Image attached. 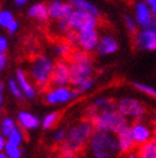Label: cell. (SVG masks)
Wrapping results in <instances>:
<instances>
[{"mask_svg": "<svg viewBox=\"0 0 156 158\" xmlns=\"http://www.w3.org/2000/svg\"><path fill=\"white\" fill-rule=\"evenodd\" d=\"M54 69L53 60L46 55H36L31 62L29 73L32 80L35 81L36 86L41 90L48 89L50 86V80Z\"/></svg>", "mask_w": 156, "mask_h": 158, "instance_id": "obj_5", "label": "cell"}, {"mask_svg": "<svg viewBox=\"0 0 156 158\" xmlns=\"http://www.w3.org/2000/svg\"><path fill=\"white\" fill-rule=\"evenodd\" d=\"M14 4L17 5V6H23L25 4H27V2H26V0H15Z\"/></svg>", "mask_w": 156, "mask_h": 158, "instance_id": "obj_40", "label": "cell"}, {"mask_svg": "<svg viewBox=\"0 0 156 158\" xmlns=\"http://www.w3.org/2000/svg\"><path fill=\"white\" fill-rule=\"evenodd\" d=\"M3 89H4V85H3L2 82H0V91H3Z\"/></svg>", "mask_w": 156, "mask_h": 158, "instance_id": "obj_43", "label": "cell"}, {"mask_svg": "<svg viewBox=\"0 0 156 158\" xmlns=\"http://www.w3.org/2000/svg\"><path fill=\"white\" fill-rule=\"evenodd\" d=\"M93 130L95 132H109V134H118L127 129L129 125L128 120H126L119 112L118 109H106L100 110L95 120L92 122Z\"/></svg>", "mask_w": 156, "mask_h": 158, "instance_id": "obj_3", "label": "cell"}, {"mask_svg": "<svg viewBox=\"0 0 156 158\" xmlns=\"http://www.w3.org/2000/svg\"><path fill=\"white\" fill-rule=\"evenodd\" d=\"M69 69H71V84L73 88H78L84 81L91 78L93 72V58L90 53L83 50H73L69 55Z\"/></svg>", "mask_w": 156, "mask_h": 158, "instance_id": "obj_1", "label": "cell"}, {"mask_svg": "<svg viewBox=\"0 0 156 158\" xmlns=\"http://www.w3.org/2000/svg\"><path fill=\"white\" fill-rule=\"evenodd\" d=\"M80 95L76 88H57V89H49L45 94V102L48 104H58V103H67L71 99H74Z\"/></svg>", "mask_w": 156, "mask_h": 158, "instance_id": "obj_9", "label": "cell"}, {"mask_svg": "<svg viewBox=\"0 0 156 158\" xmlns=\"http://www.w3.org/2000/svg\"><path fill=\"white\" fill-rule=\"evenodd\" d=\"M6 49H8V40H6V37L0 35V54H5Z\"/></svg>", "mask_w": 156, "mask_h": 158, "instance_id": "obj_34", "label": "cell"}, {"mask_svg": "<svg viewBox=\"0 0 156 158\" xmlns=\"http://www.w3.org/2000/svg\"><path fill=\"white\" fill-rule=\"evenodd\" d=\"M155 132L156 131H152L149 125L142 123L141 121L133 122V125H132V135H133L136 145H142L147 141H150L154 138Z\"/></svg>", "mask_w": 156, "mask_h": 158, "instance_id": "obj_11", "label": "cell"}, {"mask_svg": "<svg viewBox=\"0 0 156 158\" xmlns=\"http://www.w3.org/2000/svg\"><path fill=\"white\" fill-rule=\"evenodd\" d=\"M0 158H9L5 153H0Z\"/></svg>", "mask_w": 156, "mask_h": 158, "instance_id": "obj_42", "label": "cell"}, {"mask_svg": "<svg viewBox=\"0 0 156 158\" xmlns=\"http://www.w3.org/2000/svg\"><path fill=\"white\" fill-rule=\"evenodd\" d=\"M18 27H19V23H18L17 21H13L10 25H9V27L6 28V31H8V32H9L10 35H13V34H15V32L18 31Z\"/></svg>", "mask_w": 156, "mask_h": 158, "instance_id": "obj_35", "label": "cell"}, {"mask_svg": "<svg viewBox=\"0 0 156 158\" xmlns=\"http://www.w3.org/2000/svg\"><path fill=\"white\" fill-rule=\"evenodd\" d=\"M13 21H15V19H14L13 13L10 10H6V9L0 10V27L8 28Z\"/></svg>", "mask_w": 156, "mask_h": 158, "instance_id": "obj_27", "label": "cell"}, {"mask_svg": "<svg viewBox=\"0 0 156 158\" xmlns=\"http://www.w3.org/2000/svg\"><path fill=\"white\" fill-rule=\"evenodd\" d=\"M133 86L136 89H138L139 91H142L145 94H147L149 97H152L156 99V90L152 88V86H149V85H145V84H139V82H135Z\"/></svg>", "mask_w": 156, "mask_h": 158, "instance_id": "obj_29", "label": "cell"}, {"mask_svg": "<svg viewBox=\"0 0 156 158\" xmlns=\"http://www.w3.org/2000/svg\"><path fill=\"white\" fill-rule=\"evenodd\" d=\"M28 15L31 18H36L41 22H46L49 18V12H48V6L44 3L40 4H35L32 6H29L28 9Z\"/></svg>", "mask_w": 156, "mask_h": 158, "instance_id": "obj_18", "label": "cell"}, {"mask_svg": "<svg viewBox=\"0 0 156 158\" xmlns=\"http://www.w3.org/2000/svg\"><path fill=\"white\" fill-rule=\"evenodd\" d=\"M147 4L151 5V13L156 14V0H149V2H147Z\"/></svg>", "mask_w": 156, "mask_h": 158, "instance_id": "obj_39", "label": "cell"}, {"mask_svg": "<svg viewBox=\"0 0 156 158\" xmlns=\"http://www.w3.org/2000/svg\"><path fill=\"white\" fill-rule=\"evenodd\" d=\"M64 6L65 4L61 2H53L48 5V12H49V17L54 19H61L65 17L64 14Z\"/></svg>", "mask_w": 156, "mask_h": 158, "instance_id": "obj_20", "label": "cell"}, {"mask_svg": "<svg viewBox=\"0 0 156 158\" xmlns=\"http://www.w3.org/2000/svg\"><path fill=\"white\" fill-rule=\"evenodd\" d=\"M72 52H73L72 46L69 45L67 41L55 45V53L59 55V57H61V58H67V59H68L69 55L72 54Z\"/></svg>", "mask_w": 156, "mask_h": 158, "instance_id": "obj_25", "label": "cell"}, {"mask_svg": "<svg viewBox=\"0 0 156 158\" xmlns=\"http://www.w3.org/2000/svg\"><path fill=\"white\" fill-rule=\"evenodd\" d=\"M18 122L23 130H35L40 126V118L27 110H22L18 113Z\"/></svg>", "mask_w": 156, "mask_h": 158, "instance_id": "obj_16", "label": "cell"}, {"mask_svg": "<svg viewBox=\"0 0 156 158\" xmlns=\"http://www.w3.org/2000/svg\"><path fill=\"white\" fill-rule=\"evenodd\" d=\"M116 109L126 120H132L133 122L141 121L146 113V109L141 102L131 98L119 99L116 102Z\"/></svg>", "mask_w": 156, "mask_h": 158, "instance_id": "obj_6", "label": "cell"}, {"mask_svg": "<svg viewBox=\"0 0 156 158\" xmlns=\"http://www.w3.org/2000/svg\"><path fill=\"white\" fill-rule=\"evenodd\" d=\"M71 80V69H69V63L65 60H58L54 64L53 75L50 85L54 86V89L57 88H67Z\"/></svg>", "mask_w": 156, "mask_h": 158, "instance_id": "obj_8", "label": "cell"}, {"mask_svg": "<svg viewBox=\"0 0 156 158\" xmlns=\"http://www.w3.org/2000/svg\"><path fill=\"white\" fill-rule=\"evenodd\" d=\"M59 112H51L49 114H46L44 118H42V121H41V125H42V129L45 130H49L51 129L53 126H55L57 122L59 121Z\"/></svg>", "mask_w": 156, "mask_h": 158, "instance_id": "obj_23", "label": "cell"}, {"mask_svg": "<svg viewBox=\"0 0 156 158\" xmlns=\"http://www.w3.org/2000/svg\"><path fill=\"white\" fill-rule=\"evenodd\" d=\"M65 131L64 130H61V129H59L55 134H54V136H53V140L55 141V143H63L64 141V139H65Z\"/></svg>", "mask_w": 156, "mask_h": 158, "instance_id": "obj_33", "label": "cell"}, {"mask_svg": "<svg viewBox=\"0 0 156 158\" xmlns=\"http://www.w3.org/2000/svg\"><path fill=\"white\" fill-rule=\"evenodd\" d=\"M8 85H9V90L13 94V97H15L17 99H23V97H25V95H23V93H22V90L19 88L17 80H14V78H9Z\"/></svg>", "mask_w": 156, "mask_h": 158, "instance_id": "obj_28", "label": "cell"}, {"mask_svg": "<svg viewBox=\"0 0 156 158\" xmlns=\"http://www.w3.org/2000/svg\"><path fill=\"white\" fill-rule=\"evenodd\" d=\"M90 149L93 158H113L119 153L118 140L109 132H93L90 140Z\"/></svg>", "mask_w": 156, "mask_h": 158, "instance_id": "obj_4", "label": "cell"}, {"mask_svg": "<svg viewBox=\"0 0 156 158\" xmlns=\"http://www.w3.org/2000/svg\"><path fill=\"white\" fill-rule=\"evenodd\" d=\"M136 19L138 25L143 27V30L155 26L154 18L151 15V9L147 6L146 3H138L136 5Z\"/></svg>", "mask_w": 156, "mask_h": 158, "instance_id": "obj_14", "label": "cell"}, {"mask_svg": "<svg viewBox=\"0 0 156 158\" xmlns=\"http://www.w3.org/2000/svg\"><path fill=\"white\" fill-rule=\"evenodd\" d=\"M152 139H155V140H156V132H155V135H154V138H152Z\"/></svg>", "mask_w": 156, "mask_h": 158, "instance_id": "obj_45", "label": "cell"}, {"mask_svg": "<svg viewBox=\"0 0 156 158\" xmlns=\"http://www.w3.org/2000/svg\"><path fill=\"white\" fill-rule=\"evenodd\" d=\"M5 145H6V140L3 135H0V153H3V151L5 149Z\"/></svg>", "mask_w": 156, "mask_h": 158, "instance_id": "obj_37", "label": "cell"}, {"mask_svg": "<svg viewBox=\"0 0 156 158\" xmlns=\"http://www.w3.org/2000/svg\"><path fill=\"white\" fill-rule=\"evenodd\" d=\"M118 43L113 36H104L101 40H99L97 44V53L100 55H107V54H111L115 53L118 50Z\"/></svg>", "mask_w": 156, "mask_h": 158, "instance_id": "obj_17", "label": "cell"}, {"mask_svg": "<svg viewBox=\"0 0 156 158\" xmlns=\"http://www.w3.org/2000/svg\"><path fill=\"white\" fill-rule=\"evenodd\" d=\"M92 86H93V80H92V78H90V80L84 81L82 85H80V86H78V88H76V89H77V91L80 93V94H82V93H84V91L90 90Z\"/></svg>", "mask_w": 156, "mask_h": 158, "instance_id": "obj_32", "label": "cell"}, {"mask_svg": "<svg viewBox=\"0 0 156 158\" xmlns=\"http://www.w3.org/2000/svg\"><path fill=\"white\" fill-rule=\"evenodd\" d=\"M154 23H155V26H156V17L154 18Z\"/></svg>", "mask_w": 156, "mask_h": 158, "instance_id": "obj_44", "label": "cell"}, {"mask_svg": "<svg viewBox=\"0 0 156 158\" xmlns=\"http://www.w3.org/2000/svg\"><path fill=\"white\" fill-rule=\"evenodd\" d=\"M138 158H156V140L151 139L137 148Z\"/></svg>", "mask_w": 156, "mask_h": 158, "instance_id": "obj_19", "label": "cell"}, {"mask_svg": "<svg viewBox=\"0 0 156 158\" xmlns=\"http://www.w3.org/2000/svg\"><path fill=\"white\" fill-rule=\"evenodd\" d=\"M133 45L137 49L156 50V26L142 30L141 32H137V35L135 36Z\"/></svg>", "mask_w": 156, "mask_h": 158, "instance_id": "obj_10", "label": "cell"}, {"mask_svg": "<svg viewBox=\"0 0 156 158\" xmlns=\"http://www.w3.org/2000/svg\"><path fill=\"white\" fill-rule=\"evenodd\" d=\"M4 153L9 158H22V151H21L19 145H15L13 143H9V141H6Z\"/></svg>", "mask_w": 156, "mask_h": 158, "instance_id": "obj_24", "label": "cell"}, {"mask_svg": "<svg viewBox=\"0 0 156 158\" xmlns=\"http://www.w3.org/2000/svg\"><path fill=\"white\" fill-rule=\"evenodd\" d=\"M8 64V58H6V55L5 54H0V72L6 67Z\"/></svg>", "mask_w": 156, "mask_h": 158, "instance_id": "obj_36", "label": "cell"}, {"mask_svg": "<svg viewBox=\"0 0 156 158\" xmlns=\"http://www.w3.org/2000/svg\"><path fill=\"white\" fill-rule=\"evenodd\" d=\"M124 21H126V26H127L128 31L131 32V35L136 36L137 35V25H136V22L133 21V18H132L131 15H126V17H124Z\"/></svg>", "mask_w": 156, "mask_h": 158, "instance_id": "obj_30", "label": "cell"}, {"mask_svg": "<svg viewBox=\"0 0 156 158\" xmlns=\"http://www.w3.org/2000/svg\"><path fill=\"white\" fill-rule=\"evenodd\" d=\"M17 82L19 85V88L23 93V95L28 99H33L36 97V89L35 86L29 82L28 77L26 75V72L23 69H18L17 71Z\"/></svg>", "mask_w": 156, "mask_h": 158, "instance_id": "obj_15", "label": "cell"}, {"mask_svg": "<svg viewBox=\"0 0 156 158\" xmlns=\"http://www.w3.org/2000/svg\"><path fill=\"white\" fill-rule=\"evenodd\" d=\"M3 106V91H0V108Z\"/></svg>", "mask_w": 156, "mask_h": 158, "instance_id": "obj_41", "label": "cell"}, {"mask_svg": "<svg viewBox=\"0 0 156 158\" xmlns=\"http://www.w3.org/2000/svg\"><path fill=\"white\" fill-rule=\"evenodd\" d=\"M71 4L74 6V9H80V10L88 12L90 14H92L93 17H96L97 19H99V17H100L99 9H97L95 5H92L91 3H88V2H83V0H73Z\"/></svg>", "mask_w": 156, "mask_h": 158, "instance_id": "obj_21", "label": "cell"}, {"mask_svg": "<svg viewBox=\"0 0 156 158\" xmlns=\"http://www.w3.org/2000/svg\"><path fill=\"white\" fill-rule=\"evenodd\" d=\"M58 158H77V153L74 151H71V149L60 147V152H59Z\"/></svg>", "mask_w": 156, "mask_h": 158, "instance_id": "obj_31", "label": "cell"}, {"mask_svg": "<svg viewBox=\"0 0 156 158\" xmlns=\"http://www.w3.org/2000/svg\"><path fill=\"white\" fill-rule=\"evenodd\" d=\"M69 22H71L72 30L77 31L78 34L84 32V31L96 30L99 25V19L96 17H93L88 12L80 10V9H74L72 15L69 17Z\"/></svg>", "mask_w": 156, "mask_h": 158, "instance_id": "obj_7", "label": "cell"}, {"mask_svg": "<svg viewBox=\"0 0 156 158\" xmlns=\"http://www.w3.org/2000/svg\"><path fill=\"white\" fill-rule=\"evenodd\" d=\"M122 158H138V156H137V149H136V151H132V152L127 153V154H124V156H122Z\"/></svg>", "mask_w": 156, "mask_h": 158, "instance_id": "obj_38", "label": "cell"}, {"mask_svg": "<svg viewBox=\"0 0 156 158\" xmlns=\"http://www.w3.org/2000/svg\"><path fill=\"white\" fill-rule=\"evenodd\" d=\"M15 127V122L13 118L10 117H5L4 120L2 121V123H0V135H3L4 138H8L9 136L10 131Z\"/></svg>", "mask_w": 156, "mask_h": 158, "instance_id": "obj_22", "label": "cell"}, {"mask_svg": "<svg viewBox=\"0 0 156 158\" xmlns=\"http://www.w3.org/2000/svg\"><path fill=\"white\" fill-rule=\"evenodd\" d=\"M6 141H9V143H13V144H15V145H21V143L23 141V132H22V130L15 126V127L10 131L9 136L6 138Z\"/></svg>", "mask_w": 156, "mask_h": 158, "instance_id": "obj_26", "label": "cell"}, {"mask_svg": "<svg viewBox=\"0 0 156 158\" xmlns=\"http://www.w3.org/2000/svg\"><path fill=\"white\" fill-rule=\"evenodd\" d=\"M93 126L91 122L82 120L73 125L65 134V139L61 143V148H67L74 151L76 153H83L87 144H90V140L93 135Z\"/></svg>", "mask_w": 156, "mask_h": 158, "instance_id": "obj_2", "label": "cell"}, {"mask_svg": "<svg viewBox=\"0 0 156 158\" xmlns=\"http://www.w3.org/2000/svg\"><path fill=\"white\" fill-rule=\"evenodd\" d=\"M97 44H99V34L96 30L84 31V32L78 34V46L81 48V50L90 53L95 48H97Z\"/></svg>", "mask_w": 156, "mask_h": 158, "instance_id": "obj_12", "label": "cell"}, {"mask_svg": "<svg viewBox=\"0 0 156 158\" xmlns=\"http://www.w3.org/2000/svg\"><path fill=\"white\" fill-rule=\"evenodd\" d=\"M116 140H118L119 145V153L122 156L127 154L132 151H136V143L133 140V135H132V126H128L127 129H124L116 135Z\"/></svg>", "mask_w": 156, "mask_h": 158, "instance_id": "obj_13", "label": "cell"}]
</instances>
